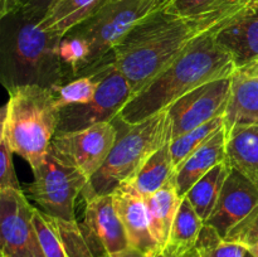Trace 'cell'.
<instances>
[{"mask_svg": "<svg viewBox=\"0 0 258 257\" xmlns=\"http://www.w3.org/2000/svg\"><path fill=\"white\" fill-rule=\"evenodd\" d=\"M248 8L253 7L246 0H236L194 15L175 14L168 8L156 10L115 48L113 65L136 95L193 43L219 30Z\"/></svg>", "mask_w": 258, "mask_h": 257, "instance_id": "obj_1", "label": "cell"}, {"mask_svg": "<svg viewBox=\"0 0 258 257\" xmlns=\"http://www.w3.org/2000/svg\"><path fill=\"white\" fill-rule=\"evenodd\" d=\"M217 32L193 43L154 77L123 106L118 117L128 125L139 123L168 110L171 103L206 83L232 77L237 68L231 55L217 42Z\"/></svg>", "mask_w": 258, "mask_h": 257, "instance_id": "obj_2", "label": "cell"}, {"mask_svg": "<svg viewBox=\"0 0 258 257\" xmlns=\"http://www.w3.org/2000/svg\"><path fill=\"white\" fill-rule=\"evenodd\" d=\"M62 38L17 12L2 18V82L7 90L42 86L54 90L73 78L58 55Z\"/></svg>", "mask_w": 258, "mask_h": 257, "instance_id": "obj_3", "label": "cell"}, {"mask_svg": "<svg viewBox=\"0 0 258 257\" xmlns=\"http://www.w3.org/2000/svg\"><path fill=\"white\" fill-rule=\"evenodd\" d=\"M2 110V133L12 151L37 171L44 163L58 131L60 108L55 92L42 86H20L8 90Z\"/></svg>", "mask_w": 258, "mask_h": 257, "instance_id": "obj_4", "label": "cell"}, {"mask_svg": "<svg viewBox=\"0 0 258 257\" xmlns=\"http://www.w3.org/2000/svg\"><path fill=\"white\" fill-rule=\"evenodd\" d=\"M117 139L100 170L90 179L82 198L112 194L130 180L155 151L171 140V123L168 110H164L139 123L128 125L120 117L113 120Z\"/></svg>", "mask_w": 258, "mask_h": 257, "instance_id": "obj_5", "label": "cell"}, {"mask_svg": "<svg viewBox=\"0 0 258 257\" xmlns=\"http://www.w3.org/2000/svg\"><path fill=\"white\" fill-rule=\"evenodd\" d=\"M163 8L154 0H106L92 17L70 32L90 45L87 65L81 76L90 75L110 58L139 23Z\"/></svg>", "mask_w": 258, "mask_h": 257, "instance_id": "obj_6", "label": "cell"}, {"mask_svg": "<svg viewBox=\"0 0 258 257\" xmlns=\"http://www.w3.org/2000/svg\"><path fill=\"white\" fill-rule=\"evenodd\" d=\"M91 73L98 80L95 97L87 103L60 108L59 133L83 130L101 122H112L134 96L125 76L113 65L112 55Z\"/></svg>", "mask_w": 258, "mask_h": 257, "instance_id": "obj_7", "label": "cell"}, {"mask_svg": "<svg viewBox=\"0 0 258 257\" xmlns=\"http://www.w3.org/2000/svg\"><path fill=\"white\" fill-rule=\"evenodd\" d=\"M34 180L27 185L30 198L48 216L76 221L75 203L88 180L77 169L60 163L48 154L44 163L33 173Z\"/></svg>", "mask_w": 258, "mask_h": 257, "instance_id": "obj_8", "label": "cell"}, {"mask_svg": "<svg viewBox=\"0 0 258 257\" xmlns=\"http://www.w3.org/2000/svg\"><path fill=\"white\" fill-rule=\"evenodd\" d=\"M117 135V126L113 121L70 133L57 131L48 154L60 163L77 169L90 181L105 164Z\"/></svg>", "mask_w": 258, "mask_h": 257, "instance_id": "obj_9", "label": "cell"}, {"mask_svg": "<svg viewBox=\"0 0 258 257\" xmlns=\"http://www.w3.org/2000/svg\"><path fill=\"white\" fill-rule=\"evenodd\" d=\"M34 211L23 190H0L2 257H45L33 223Z\"/></svg>", "mask_w": 258, "mask_h": 257, "instance_id": "obj_10", "label": "cell"}, {"mask_svg": "<svg viewBox=\"0 0 258 257\" xmlns=\"http://www.w3.org/2000/svg\"><path fill=\"white\" fill-rule=\"evenodd\" d=\"M232 77L206 83L169 106L171 140L213 118L224 116L231 96Z\"/></svg>", "mask_w": 258, "mask_h": 257, "instance_id": "obj_11", "label": "cell"}, {"mask_svg": "<svg viewBox=\"0 0 258 257\" xmlns=\"http://www.w3.org/2000/svg\"><path fill=\"white\" fill-rule=\"evenodd\" d=\"M258 204V185L232 168L224 181L213 212L204 223L214 227L223 237L243 221Z\"/></svg>", "mask_w": 258, "mask_h": 257, "instance_id": "obj_12", "label": "cell"}, {"mask_svg": "<svg viewBox=\"0 0 258 257\" xmlns=\"http://www.w3.org/2000/svg\"><path fill=\"white\" fill-rule=\"evenodd\" d=\"M82 224L105 253L113 257L130 248L127 234L116 211L112 194L85 199Z\"/></svg>", "mask_w": 258, "mask_h": 257, "instance_id": "obj_13", "label": "cell"}, {"mask_svg": "<svg viewBox=\"0 0 258 257\" xmlns=\"http://www.w3.org/2000/svg\"><path fill=\"white\" fill-rule=\"evenodd\" d=\"M112 197L131 248L138 249L148 256L160 252L151 234L145 199L134 189L130 181L121 184L113 191Z\"/></svg>", "mask_w": 258, "mask_h": 257, "instance_id": "obj_14", "label": "cell"}, {"mask_svg": "<svg viewBox=\"0 0 258 257\" xmlns=\"http://www.w3.org/2000/svg\"><path fill=\"white\" fill-rule=\"evenodd\" d=\"M218 44L231 55L237 70L258 59V8H248L216 33Z\"/></svg>", "mask_w": 258, "mask_h": 257, "instance_id": "obj_15", "label": "cell"}, {"mask_svg": "<svg viewBox=\"0 0 258 257\" xmlns=\"http://www.w3.org/2000/svg\"><path fill=\"white\" fill-rule=\"evenodd\" d=\"M227 130L222 127L209 138L202 146L194 150L178 168L175 169L176 190L184 198L191 186L203 178L214 166L226 161L227 158Z\"/></svg>", "mask_w": 258, "mask_h": 257, "instance_id": "obj_16", "label": "cell"}, {"mask_svg": "<svg viewBox=\"0 0 258 257\" xmlns=\"http://www.w3.org/2000/svg\"><path fill=\"white\" fill-rule=\"evenodd\" d=\"M234 126H258V78L236 71L224 113L226 130Z\"/></svg>", "mask_w": 258, "mask_h": 257, "instance_id": "obj_17", "label": "cell"}, {"mask_svg": "<svg viewBox=\"0 0 258 257\" xmlns=\"http://www.w3.org/2000/svg\"><path fill=\"white\" fill-rule=\"evenodd\" d=\"M144 199L148 209L151 234L160 251H163L183 198L178 194L175 181L173 179L158 191Z\"/></svg>", "mask_w": 258, "mask_h": 257, "instance_id": "obj_18", "label": "cell"}, {"mask_svg": "<svg viewBox=\"0 0 258 257\" xmlns=\"http://www.w3.org/2000/svg\"><path fill=\"white\" fill-rule=\"evenodd\" d=\"M229 165L258 185V126H234L227 130Z\"/></svg>", "mask_w": 258, "mask_h": 257, "instance_id": "obj_19", "label": "cell"}, {"mask_svg": "<svg viewBox=\"0 0 258 257\" xmlns=\"http://www.w3.org/2000/svg\"><path fill=\"white\" fill-rule=\"evenodd\" d=\"M106 0H58L38 23L40 28L58 38L92 17Z\"/></svg>", "mask_w": 258, "mask_h": 257, "instance_id": "obj_20", "label": "cell"}, {"mask_svg": "<svg viewBox=\"0 0 258 257\" xmlns=\"http://www.w3.org/2000/svg\"><path fill=\"white\" fill-rule=\"evenodd\" d=\"M204 221L186 198H183L171 226L168 242L161 252L169 257H183L193 251Z\"/></svg>", "mask_w": 258, "mask_h": 257, "instance_id": "obj_21", "label": "cell"}, {"mask_svg": "<svg viewBox=\"0 0 258 257\" xmlns=\"http://www.w3.org/2000/svg\"><path fill=\"white\" fill-rule=\"evenodd\" d=\"M171 141V140H170ZM170 141L153 154L140 170L130 179L131 185L143 198L151 196L175 176V166L170 151Z\"/></svg>", "mask_w": 258, "mask_h": 257, "instance_id": "obj_22", "label": "cell"}, {"mask_svg": "<svg viewBox=\"0 0 258 257\" xmlns=\"http://www.w3.org/2000/svg\"><path fill=\"white\" fill-rule=\"evenodd\" d=\"M231 170L232 166L227 160L218 164L211 171H208L203 178L199 179L184 197L190 202L198 216L204 222L209 218L213 212L219 196H221L224 181L228 178Z\"/></svg>", "mask_w": 258, "mask_h": 257, "instance_id": "obj_23", "label": "cell"}, {"mask_svg": "<svg viewBox=\"0 0 258 257\" xmlns=\"http://www.w3.org/2000/svg\"><path fill=\"white\" fill-rule=\"evenodd\" d=\"M224 127V116H219V117L213 118L209 122L204 123V125L198 126L194 130L188 131L184 135L179 136V138L174 139L170 141V151L171 158H173V163L175 169L193 153L194 150L203 145L207 140H209L211 136L218 130Z\"/></svg>", "mask_w": 258, "mask_h": 257, "instance_id": "obj_24", "label": "cell"}, {"mask_svg": "<svg viewBox=\"0 0 258 257\" xmlns=\"http://www.w3.org/2000/svg\"><path fill=\"white\" fill-rule=\"evenodd\" d=\"M194 249L199 257H244L248 251L243 244L226 239L207 223L199 233Z\"/></svg>", "mask_w": 258, "mask_h": 257, "instance_id": "obj_25", "label": "cell"}, {"mask_svg": "<svg viewBox=\"0 0 258 257\" xmlns=\"http://www.w3.org/2000/svg\"><path fill=\"white\" fill-rule=\"evenodd\" d=\"M98 80L93 73L86 76H80L68 81L64 85L55 87V97L59 108L67 107L71 105H81L87 103L95 97L97 92Z\"/></svg>", "mask_w": 258, "mask_h": 257, "instance_id": "obj_26", "label": "cell"}, {"mask_svg": "<svg viewBox=\"0 0 258 257\" xmlns=\"http://www.w3.org/2000/svg\"><path fill=\"white\" fill-rule=\"evenodd\" d=\"M33 223L45 257H68L55 218L35 208Z\"/></svg>", "mask_w": 258, "mask_h": 257, "instance_id": "obj_27", "label": "cell"}, {"mask_svg": "<svg viewBox=\"0 0 258 257\" xmlns=\"http://www.w3.org/2000/svg\"><path fill=\"white\" fill-rule=\"evenodd\" d=\"M58 55L73 78L80 77L87 65L90 45L83 38L68 33L60 39Z\"/></svg>", "mask_w": 258, "mask_h": 257, "instance_id": "obj_28", "label": "cell"}, {"mask_svg": "<svg viewBox=\"0 0 258 257\" xmlns=\"http://www.w3.org/2000/svg\"><path fill=\"white\" fill-rule=\"evenodd\" d=\"M226 239L248 247L258 242V204L251 213L228 232Z\"/></svg>", "mask_w": 258, "mask_h": 257, "instance_id": "obj_29", "label": "cell"}, {"mask_svg": "<svg viewBox=\"0 0 258 257\" xmlns=\"http://www.w3.org/2000/svg\"><path fill=\"white\" fill-rule=\"evenodd\" d=\"M13 154L14 153L5 143V140L0 139V190L5 189L22 190L13 163Z\"/></svg>", "mask_w": 258, "mask_h": 257, "instance_id": "obj_30", "label": "cell"}, {"mask_svg": "<svg viewBox=\"0 0 258 257\" xmlns=\"http://www.w3.org/2000/svg\"><path fill=\"white\" fill-rule=\"evenodd\" d=\"M236 0H174L168 8L170 12L180 15H194L209 12Z\"/></svg>", "mask_w": 258, "mask_h": 257, "instance_id": "obj_31", "label": "cell"}, {"mask_svg": "<svg viewBox=\"0 0 258 257\" xmlns=\"http://www.w3.org/2000/svg\"><path fill=\"white\" fill-rule=\"evenodd\" d=\"M57 2L58 0H24L20 12L32 22L39 23Z\"/></svg>", "mask_w": 258, "mask_h": 257, "instance_id": "obj_32", "label": "cell"}, {"mask_svg": "<svg viewBox=\"0 0 258 257\" xmlns=\"http://www.w3.org/2000/svg\"><path fill=\"white\" fill-rule=\"evenodd\" d=\"M239 71V72L244 73V75L247 76H251V77H257L258 78V59L256 62L251 63L249 66H247V67L242 68V70H237Z\"/></svg>", "mask_w": 258, "mask_h": 257, "instance_id": "obj_33", "label": "cell"}, {"mask_svg": "<svg viewBox=\"0 0 258 257\" xmlns=\"http://www.w3.org/2000/svg\"><path fill=\"white\" fill-rule=\"evenodd\" d=\"M113 257H150V256H148V254L143 253V252L138 251V249L135 248H131L130 247V248H127L126 251L121 252V253L116 254V256Z\"/></svg>", "mask_w": 258, "mask_h": 257, "instance_id": "obj_34", "label": "cell"}, {"mask_svg": "<svg viewBox=\"0 0 258 257\" xmlns=\"http://www.w3.org/2000/svg\"><path fill=\"white\" fill-rule=\"evenodd\" d=\"M247 249H248V252L252 254V256L258 257V242H256V243H253V244H251V246L247 247Z\"/></svg>", "mask_w": 258, "mask_h": 257, "instance_id": "obj_35", "label": "cell"}, {"mask_svg": "<svg viewBox=\"0 0 258 257\" xmlns=\"http://www.w3.org/2000/svg\"><path fill=\"white\" fill-rule=\"evenodd\" d=\"M155 3H158L159 5H161V7H169V5L171 4V3L174 2V0H154Z\"/></svg>", "mask_w": 258, "mask_h": 257, "instance_id": "obj_36", "label": "cell"}, {"mask_svg": "<svg viewBox=\"0 0 258 257\" xmlns=\"http://www.w3.org/2000/svg\"><path fill=\"white\" fill-rule=\"evenodd\" d=\"M183 257H199V256H198V253L196 252V249H193V251H190L189 253L184 254Z\"/></svg>", "mask_w": 258, "mask_h": 257, "instance_id": "obj_37", "label": "cell"}, {"mask_svg": "<svg viewBox=\"0 0 258 257\" xmlns=\"http://www.w3.org/2000/svg\"><path fill=\"white\" fill-rule=\"evenodd\" d=\"M246 2L248 3V4L251 5V7L258 8V0H246Z\"/></svg>", "mask_w": 258, "mask_h": 257, "instance_id": "obj_38", "label": "cell"}, {"mask_svg": "<svg viewBox=\"0 0 258 257\" xmlns=\"http://www.w3.org/2000/svg\"><path fill=\"white\" fill-rule=\"evenodd\" d=\"M150 257H169V256H166L165 253H163V252H156V253H154L153 256H150Z\"/></svg>", "mask_w": 258, "mask_h": 257, "instance_id": "obj_39", "label": "cell"}, {"mask_svg": "<svg viewBox=\"0 0 258 257\" xmlns=\"http://www.w3.org/2000/svg\"><path fill=\"white\" fill-rule=\"evenodd\" d=\"M244 257H253V256H252V254H251V253H249V252H248V251H247L246 256H244Z\"/></svg>", "mask_w": 258, "mask_h": 257, "instance_id": "obj_40", "label": "cell"}, {"mask_svg": "<svg viewBox=\"0 0 258 257\" xmlns=\"http://www.w3.org/2000/svg\"><path fill=\"white\" fill-rule=\"evenodd\" d=\"M22 3H24V0H22Z\"/></svg>", "mask_w": 258, "mask_h": 257, "instance_id": "obj_41", "label": "cell"}]
</instances>
